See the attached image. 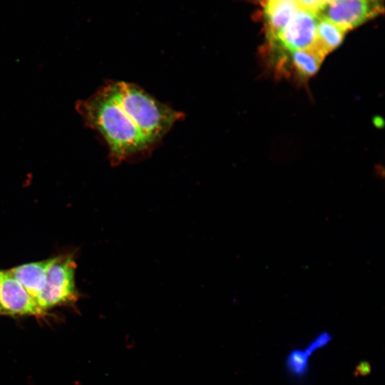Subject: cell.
<instances>
[{
	"mask_svg": "<svg viewBox=\"0 0 385 385\" xmlns=\"http://www.w3.org/2000/svg\"><path fill=\"white\" fill-rule=\"evenodd\" d=\"M0 315L43 318L48 313L39 307L9 270H0Z\"/></svg>",
	"mask_w": 385,
	"mask_h": 385,
	"instance_id": "obj_5",
	"label": "cell"
},
{
	"mask_svg": "<svg viewBox=\"0 0 385 385\" xmlns=\"http://www.w3.org/2000/svg\"><path fill=\"white\" fill-rule=\"evenodd\" d=\"M371 365L369 361H361L356 366L353 374L356 377L366 376L371 374Z\"/></svg>",
	"mask_w": 385,
	"mask_h": 385,
	"instance_id": "obj_13",
	"label": "cell"
},
{
	"mask_svg": "<svg viewBox=\"0 0 385 385\" xmlns=\"http://www.w3.org/2000/svg\"><path fill=\"white\" fill-rule=\"evenodd\" d=\"M331 1H333V0H323L324 3L326 4V3H328Z\"/></svg>",
	"mask_w": 385,
	"mask_h": 385,
	"instance_id": "obj_14",
	"label": "cell"
},
{
	"mask_svg": "<svg viewBox=\"0 0 385 385\" xmlns=\"http://www.w3.org/2000/svg\"><path fill=\"white\" fill-rule=\"evenodd\" d=\"M300 9L317 14L320 9L325 4L323 0H297Z\"/></svg>",
	"mask_w": 385,
	"mask_h": 385,
	"instance_id": "obj_12",
	"label": "cell"
},
{
	"mask_svg": "<svg viewBox=\"0 0 385 385\" xmlns=\"http://www.w3.org/2000/svg\"><path fill=\"white\" fill-rule=\"evenodd\" d=\"M87 125L105 140L112 165H118L150 149L149 124L135 97L128 91L106 83L77 106Z\"/></svg>",
	"mask_w": 385,
	"mask_h": 385,
	"instance_id": "obj_1",
	"label": "cell"
},
{
	"mask_svg": "<svg viewBox=\"0 0 385 385\" xmlns=\"http://www.w3.org/2000/svg\"><path fill=\"white\" fill-rule=\"evenodd\" d=\"M317 14L299 9L275 41L269 43L270 48L279 50L282 54V51L290 53L313 46L317 38Z\"/></svg>",
	"mask_w": 385,
	"mask_h": 385,
	"instance_id": "obj_4",
	"label": "cell"
},
{
	"mask_svg": "<svg viewBox=\"0 0 385 385\" xmlns=\"http://www.w3.org/2000/svg\"><path fill=\"white\" fill-rule=\"evenodd\" d=\"M382 11L380 0H333L326 3L317 15L325 17L346 32Z\"/></svg>",
	"mask_w": 385,
	"mask_h": 385,
	"instance_id": "obj_3",
	"label": "cell"
},
{
	"mask_svg": "<svg viewBox=\"0 0 385 385\" xmlns=\"http://www.w3.org/2000/svg\"><path fill=\"white\" fill-rule=\"evenodd\" d=\"M312 353L306 347L290 350L284 360L285 370L289 376L298 381H303L309 372V358Z\"/></svg>",
	"mask_w": 385,
	"mask_h": 385,
	"instance_id": "obj_10",
	"label": "cell"
},
{
	"mask_svg": "<svg viewBox=\"0 0 385 385\" xmlns=\"http://www.w3.org/2000/svg\"><path fill=\"white\" fill-rule=\"evenodd\" d=\"M333 336L327 331L318 333L307 345V348L314 354L317 350L327 346L332 340Z\"/></svg>",
	"mask_w": 385,
	"mask_h": 385,
	"instance_id": "obj_11",
	"label": "cell"
},
{
	"mask_svg": "<svg viewBox=\"0 0 385 385\" xmlns=\"http://www.w3.org/2000/svg\"><path fill=\"white\" fill-rule=\"evenodd\" d=\"M299 9L297 0H265L266 35L269 43L275 41Z\"/></svg>",
	"mask_w": 385,
	"mask_h": 385,
	"instance_id": "obj_6",
	"label": "cell"
},
{
	"mask_svg": "<svg viewBox=\"0 0 385 385\" xmlns=\"http://www.w3.org/2000/svg\"><path fill=\"white\" fill-rule=\"evenodd\" d=\"M291 62L298 77L306 79L314 76L320 68L325 57L314 45L289 53Z\"/></svg>",
	"mask_w": 385,
	"mask_h": 385,
	"instance_id": "obj_8",
	"label": "cell"
},
{
	"mask_svg": "<svg viewBox=\"0 0 385 385\" xmlns=\"http://www.w3.org/2000/svg\"><path fill=\"white\" fill-rule=\"evenodd\" d=\"M51 261V258H48L26 263L9 270L36 301L44 287L46 272Z\"/></svg>",
	"mask_w": 385,
	"mask_h": 385,
	"instance_id": "obj_7",
	"label": "cell"
},
{
	"mask_svg": "<svg viewBox=\"0 0 385 385\" xmlns=\"http://www.w3.org/2000/svg\"><path fill=\"white\" fill-rule=\"evenodd\" d=\"M77 265L71 254H60L51 257L44 287L36 303L44 312L62 306H74L80 293L76 284Z\"/></svg>",
	"mask_w": 385,
	"mask_h": 385,
	"instance_id": "obj_2",
	"label": "cell"
},
{
	"mask_svg": "<svg viewBox=\"0 0 385 385\" xmlns=\"http://www.w3.org/2000/svg\"><path fill=\"white\" fill-rule=\"evenodd\" d=\"M317 16L314 46L327 55L342 41L346 31L324 16Z\"/></svg>",
	"mask_w": 385,
	"mask_h": 385,
	"instance_id": "obj_9",
	"label": "cell"
}]
</instances>
